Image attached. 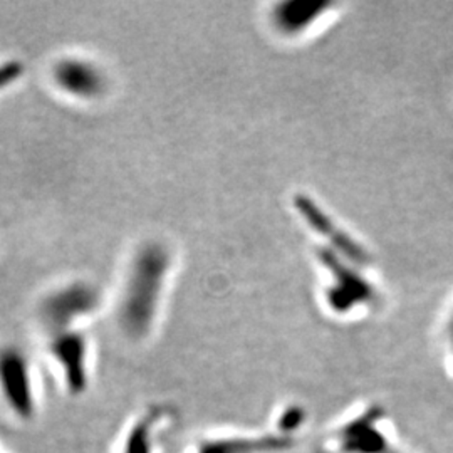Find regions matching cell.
I'll use <instances>...</instances> for the list:
<instances>
[{"instance_id": "obj_6", "label": "cell", "mask_w": 453, "mask_h": 453, "mask_svg": "<svg viewBox=\"0 0 453 453\" xmlns=\"http://www.w3.org/2000/svg\"><path fill=\"white\" fill-rule=\"evenodd\" d=\"M168 420L166 410L150 408L133 421L121 441L119 453H157L158 430Z\"/></svg>"}, {"instance_id": "obj_11", "label": "cell", "mask_w": 453, "mask_h": 453, "mask_svg": "<svg viewBox=\"0 0 453 453\" xmlns=\"http://www.w3.org/2000/svg\"><path fill=\"white\" fill-rule=\"evenodd\" d=\"M449 334H450V342H452L453 348V316L452 319H450V326H449Z\"/></svg>"}, {"instance_id": "obj_7", "label": "cell", "mask_w": 453, "mask_h": 453, "mask_svg": "<svg viewBox=\"0 0 453 453\" xmlns=\"http://www.w3.org/2000/svg\"><path fill=\"white\" fill-rule=\"evenodd\" d=\"M327 7H329L327 2H311V0L284 2V4H279L275 9V22L282 33H299Z\"/></svg>"}, {"instance_id": "obj_8", "label": "cell", "mask_w": 453, "mask_h": 453, "mask_svg": "<svg viewBox=\"0 0 453 453\" xmlns=\"http://www.w3.org/2000/svg\"><path fill=\"white\" fill-rule=\"evenodd\" d=\"M56 81H59L65 91L78 96H93L101 86V78L93 65L71 59L56 69Z\"/></svg>"}, {"instance_id": "obj_9", "label": "cell", "mask_w": 453, "mask_h": 453, "mask_svg": "<svg viewBox=\"0 0 453 453\" xmlns=\"http://www.w3.org/2000/svg\"><path fill=\"white\" fill-rule=\"evenodd\" d=\"M288 438H260V440H245V438H226L213 440L202 445L198 453H260L267 450L282 449L288 445Z\"/></svg>"}, {"instance_id": "obj_1", "label": "cell", "mask_w": 453, "mask_h": 453, "mask_svg": "<svg viewBox=\"0 0 453 453\" xmlns=\"http://www.w3.org/2000/svg\"><path fill=\"white\" fill-rule=\"evenodd\" d=\"M31 368L16 348L0 351V396L17 420L33 421L37 413Z\"/></svg>"}, {"instance_id": "obj_2", "label": "cell", "mask_w": 453, "mask_h": 453, "mask_svg": "<svg viewBox=\"0 0 453 453\" xmlns=\"http://www.w3.org/2000/svg\"><path fill=\"white\" fill-rule=\"evenodd\" d=\"M318 257L333 275L334 284L326 292V299L336 312H348L351 308H357V304L372 303L376 297L372 284L357 271L338 259L336 254L323 249L318 252Z\"/></svg>"}, {"instance_id": "obj_4", "label": "cell", "mask_w": 453, "mask_h": 453, "mask_svg": "<svg viewBox=\"0 0 453 453\" xmlns=\"http://www.w3.org/2000/svg\"><path fill=\"white\" fill-rule=\"evenodd\" d=\"M296 207L303 213V217L306 219L309 226L324 237H327V241L340 250L341 256L344 259L357 264V265L370 262L368 252H365V249L361 245H357L348 234H344L342 230L334 226L333 220L312 200H309L308 196H303V195L296 196Z\"/></svg>"}, {"instance_id": "obj_5", "label": "cell", "mask_w": 453, "mask_h": 453, "mask_svg": "<svg viewBox=\"0 0 453 453\" xmlns=\"http://www.w3.org/2000/svg\"><path fill=\"white\" fill-rule=\"evenodd\" d=\"M52 357L61 366L67 389L71 393H82L88 383L86 344L78 338L56 340L52 344Z\"/></svg>"}, {"instance_id": "obj_3", "label": "cell", "mask_w": 453, "mask_h": 453, "mask_svg": "<svg viewBox=\"0 0 453 453\" xmlns=\"http://www.w3.org/2000/svg\"><path fill=\"white\" fill-rule=\"evenodd\" d=\"M378 418H381V410L372 408L344 425L336 434L338 453H388V441L376 428Z\"/></svg>"}, {"instance_id": "obj_10", "label": "cell", "mask_w": 453, "mask_h": 453, "mask_svg": "<svg viewBox=\"0 0 453 453\" xmlns=\"http://www.w3.org/2000/svg\"><path fill=\"white\" fill-rule=\"evenodd\" d=\"M304 420V413L301 408H289L284 411V415L280 417L279 421V430L289 434L294 428H297Z\"/></svg>"}]
</instances>
